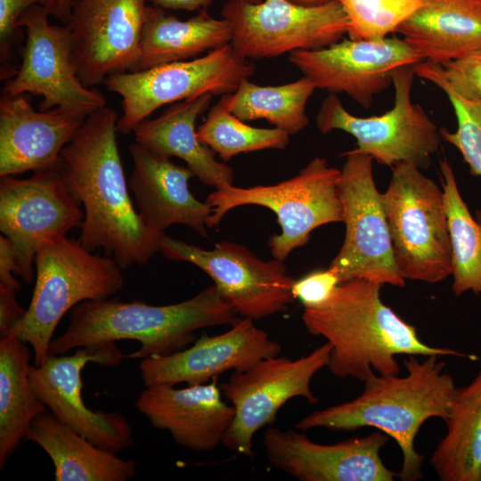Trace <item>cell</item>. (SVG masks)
<instances>
[{"label":"cell","instance_id":"f546056e","mask_svg":"<svg viewBox=\"0 0 481 481\" xmlns=\"http://www.w3.org/2000/svg\"><path fill=\"white\" fill-rule=\"evenodd\" d=\"M315 89L305 76L276 86H258L245 78L233 93L226 94L227 106L242 121L265 119L293 135L308 125L306 108Z\"/></svg>","mask_w":481,"mask_h":481},{"label":"cell","instance_id":"b9f144b4","mask_svg":"<svg viewBox=\"0 0 481 481\" xmlns=\"http://www.w3.org/2000/svg\"><path fill=\"white\" fill-rule=\"evenodd\" d=\"M294 4L305 6H315L324 4L331 0H289Z\"/></svg>","mask_w":481,"mask_h":481},{"label":"cell","instance_id":"5b68a950","mask_svg":"<svg viewBox=\"0 0 481 481\" xmlns=\"http://www.w3.org/2000/svg\"><path fill=\"white\" fill-rule=\"evenodd\" d=\"M35 265L36 284L26 314L3 336L29 344L37 366L48 357L54 330L69 309L83 301L109 298L125 281L113 257L94 255L67 236L45 240Z\"/></svg>","mask_w":481,"mask_h":481},{"label":"cell","instance_id":"4dcf8cb0","mask_svg":"<svg viewBox=\"0 0 481 481\" xmlns=\"http://www.w3.org/2000/svg\"><path fill=\"white\" fill-rule=\"evenodd\" d=\"M444 200L452 245V291L456 296L471 290L481 294V224L474 219L461 198L453 170L440 161Z\"/></svg>","mask_w":481,"mask_h":481},{"label":"cell","instance_id":"ab89813d","mask_svg":"<svg viewBox=\"0 0 481 481\" xmlns=\"http://www.w3.org/2000/svg\"><path fill=\"white\" fill-rule=\"evenodd\" d=\"M153 6L165 10L200 11L210 5L213 0H148Z\"/></svg>","mask_w":481,"mask_h":481},{"label":"cell","instance_id":"4316f807","mask_svg":"<svg viewBox=\"0 0 481 481\" xmlns=\"http://www.w3.org/2000/svg\"><path fill=\"white\" fill-rule=\"evenodd\" d=\"M230 23L216 19L206 9L180 20L165 9L147 6L135 71L197 58L231 44Z\"/></svg>","mask_w":481,"mask_h":481},{"label":"cell","instance_id":"9a60e30c","mask_svg":"<svg viewBox=\"0 0 481 481\" xmlns=\"http://www.w3.org/2000/svg\"><path fill=\"white\" fill-rule=\"evenodd\" d=\"M79 205L59 167L37 171L25 179L1 176L0 230L14 246L19 275L25 282L32 281L39 246L80 226L85 214Z\"/></svg>","mask_w":481,"mask_h":481},{"label":"cell","instance_id":"ba28073f","mask_svg":"<svg viewBox=\"0 0 481 481\" xmlns=\"http://www.w3.org/2000/svg\"><path fill=\"white\" fill-rule=\"evenodd\" d=\"M254 71L255 65L228 44L192 60L115 74L104 84L121 96L123 114L117 130L128 135L161 106L205 94H232Z\"/></svg>","mask_w":481,"mask_h":481},{"label":"cell","instance_id":"5bb4252c","mask_svg":"<svg viewBox=\"0 0 481 481\" xmlns=\"http://www.w3.org/2000/svg\"><path fill=\"white\" fill-rule=\"evenodd\" d=\"M124 357L114 342L78 347L71 355H48L42 364L29 366V385L56 419L96 446L118 453L134 444L131 426L118 412L86 406L82 371L88 363L115 366Z\"/></svg>","mask_w":481,"mask_h":481},{"label":"cell","instance_id":"52a82bcc","mask_svg":"<svg viewBox=\"0 0 481 481\" xmlns=\"http://www.w3.org/2000/svg\"><path fill=\"white\" fill-rule=\"evenodd\" d=\"M392 167L383 206L395 260L405 280L436 283L452 275L444 191L411 162Z\"/></svg>","mask_w":481,"mask_h":481},{"label":"cell","instance_id":"ac0fdd59","mask_svg":"<svg viewBox=\"0 0 481 481\" xmlns=\"http://www.w3.org/2000/svg\"><path fill=\"white\" fill-rule=\"evenodd\" d=\"M289 61L316 88L344 93L363 108L393 84L395 69L424 61L403 38L344 39L317 50H298Z\"/></svg>","mask_w":481,"mask_h":481},{"label":"cell","instance_id":"1f68e13d","mask_svg":"<svg viewBox=\"0 0 481 481\" xmlns=\"http://www.w3.org/2000/svg\"><path fill=\"white\" fill-rule=\"evenodd\" d=\"M233 115L226 94L209 110L205 121L197 128L198 139L217 153L224 162L243 153L267 149L282 150L289 143V134L280 128L249 126Z\"/></svg>","mask_w":481,"mask_h":481},{"label":"cell","instance_id":"cb8c5ba5","mask_svg":"<svg viewBox=\"0 0 481 481\" xmlns=\"http://www.w3.org/2000/svg\"><path fill=\"white\" fill-rule=\"evenodd\" d=\"M213 96L205 94L172 103L157 118L142 121L133 133L136 143L166 157L183 159L203 184L219 189L233 183V171L198 139L195 127L198 117L209 108Z\"/></svg>","mask_w":481,"mask_h":481},{"label":"cell","instance_id":"7c38bea8","mask_svg":"<svg viewBox=\"0 0 481 481\" xmlns=\"http://www.w3.org/2000/svg\"><path fill=\"white\" fill-rule=\"evenodd\" d=\"M330 350L326 341L296 360L279 355L260 360L246 371H233L220 387L234 408L233 420L222 444L251 457L255 434L276 421L277 412L286 402L300 396L316 404L311 380L328 365Z\"/></svg>","mask_w":481,"mask_h":481},{"label":"cell","instance_id":"7a4b0ae2","mask_svg":"<svg viewBox=\"0 0 481 481\" xmlns=\"http://www.w3.org/2000/svg\"><path fill=\"white\" fill-rule=\"evenodd\" d=\"M381 285L364 279L340 282L322 304L304 307L307 331L331 346L329 371L338 378L364 382L375 373L397 375L398 355L477 359L460 351L422 341L416 328L380 298Z\"/></svg>","mask_w":481,"mask_h":481},{"label":"cell","instance_id":"d4e9b609","mask_svg":"<svg viewBox=\"0 0 481 481\" xmlns=\"http://www.w3.org/2000/svg\"><path fill=\"white\" fill-rule=\"evenodd\" d=\"M396 32L424 60L443 65L481 49V0H422Z\"/></svg>","mask_w":481,"mask_h":481},{"label":"cell","instance_id":"8d00e7d4","mask_svg":"<svg viewBox=\"0 0 481 481\" xmlns=\"http://www.w3.org/2000/svg\"><path fill=\"white\" fill-rule=\"evenodd\" d=\"M53 0H0V56L5 62L10 56L12 43L18 22L22 14L35 5L44 6L49 12Z\"/></svg>","mask_w":481,"mask_h":481},{"label":"cell","instance_id":"44dd1931","mask_svg":"<svg viewBox=\"0 0 481 481\" xmlns=\"http://www.w3.org/2000/svg\"><path fill=\"white\" fill-rule=\"evenodd\" d=\"M91 112L36 110L24 94L0 98V176L56 168L62 149Z\"/></svg>","mask_w":481,"mask_h":481},{"label":"cell","instance_id":"8fae6325","mask_svg":"<svg viewBox=\"0 0 481 481\" xmlns=\"http://www.w3.org/2000/svg\"><path fill=\"white\" fill-rule=\"evenodd\" d=\"M221 15L232 28V47L246 60L322 49L340 41L348 27L338 0L315 6L289 0H228Z\"/></svg>","mask_w":481,"mask_h":481},{"label":"cell","instance_id":"d6986e66","mask_svg":"<svg viewBox=\"0 0 481 481\" xmlns=\"http://www.w3.org/2000/svg\"><path fill=\"white\" fill-rule=\"evenodd\" d=\"M388 438L379 430L322 444L304 433L269 428L264 446L273 466L301 481H393L396 473L380 457Z\"/></svg>","mask_w":481,"mask_h":481},{"label":"cell","instance_id":"3957f363","mask_svg":"<svg viewBox=\"0 0 481 481\" xmlns=\"http://www.w3.org/2000/svg\"><path fill=\"white\" fill-rule=\"evenodd\" d=\"M418 355L404 360L407 375L373 373L364 381L357 397L323 410L313 412L296 424L301 431L315 428L332 430H355L374 427L392 437L403 454V481L422 479L423 455L415 449V438L428 419L449 415L457 387L452 377L443 372L445 363L439 355Z\"/></svg>","mask_w":481,"mask_h":481},{"label":"cell","instance_id":"d6a6232c","mask_svg":"<svg viewBox=\"0 0 481 481\" xmlns=\"http://www.w3.org/2000/svg\"><path fill=\"white\" fill-rule=\"evenodd\" d=\"M414 71L417 77L435 84L445 93L458 127L454 133L440 128L441 138L461 151L472 175L481 176V102L457 94L445 82L441 64L424 60L414 65Z\"/></svg>","mask_w":481,"mask_h":481},{"label":"cell","instance_id":"836d02e7","mask_svg":"<svg viewBox=\"0 0 481 481\" xmlns=\"http://www.w3.org/2000/svg\"><path fill=\"white\" fill-rule=\"evenodd\" d=\"M348 20L353 40L381 41L406 20L422 0H338Z\"/></svg>","mask_w":481,"mask_h":481},{"label":"cell","instance_id":"7402d4cb","mask_svg":"<svg viewBox=\"0 0 481 481\" xmlns=\"http://www.w3.org/2000/svg\"><path fill=\"white\" fill-rule=\"evenodd\" d=\"M216 382L214 378L209 383L184 388L167 384L145 387L135 406L181 446L210 452L222 444L234 417L233 406L224 402Z\"/></svg>","mask_w":481,"mask_h":481},{"label":"cell","instance_id":"83f0119b","mask_svg":"<svg viewBox=\"0 0 481 481\" xmlns=\"http://www.w3.org/2000/svg\"><path fill=\"white\" fill-rule=\"evenodd\" d=\"M445 436L430 458L442 481H481V369L467 386L457 387Z\"/></svg>","mask_w":481,"mask_h":481},{"label":"cell","instance_id":"e575fe53","mask_svg":"<svg viewBox=\"0 0 481 481\" xmlns=\"http://www.w3.org/2000/svg\"><path fill=\"white\" fill-rule=\"evenodd\" d=\"M442 71L457 94L481 102V49L443 64Z\"/></svg>","mask_w":481,"mask_h":481},{"label":"cell","instance_id":"74e56055","mask_svg":"<svg viewBox=\"0 0 481 481\" xmlns=\"http://www.w3.org/2000/svg\"><path fill=\"white\" fill-rule=\"evenodd\" d=\"M19 275L17 253L11 240L1 234L0 236V287L20 290V284L13 276Z\"/></svg>","mask_w":481,"mask_h":481},{"label":"cell","instance_id":"ffe728a7","mask_svg":"<svg viewBox=\"0 0 481 481\" xmlns=\"http://www.w3.org/2000/svg\"><path fill=\"white\" fill-rule=\"evenodd\" d=\"M281 346L270 338L250 318L237 319L225 332L203 334L188 348L164 356L142 360L140 371L145 387L208 383L228 371H242L260 360L279 355Z\"/></svg>","mask_w":481,"mask_h":481},{"label":"cell","instance_id":"7bdbcfd3","mask_svg":"<svg viewBox=\"0 0 481 481\" xmlns=\"http://www.w3.org/2000/svg\"><path fill=\"white\" fill-rule=\"evenodd\" d=\"M249 3H253V4H259V3H262L264 0H246Z\"/></svg>","mask_w":481,"mask_h":481},{"label":"cell","instance_id":"d590c367","mask_svg":"<svg viewBox=\"0 0 481 481\" xmlns=\"http://www.w3.org/2000/svg\"><path fill=\"white\" fill-rule=\"evenodd\" d=\"M340 283L338 275L330 269L314 270L292 285V295L304 307H312L325 302Z\"/></svg>","mask_w":481,"mask_h":481},{"label":"cell","instance_id":"8992f818","mask_svg":"<svg viewBox=\"0 0 481 481\" xmlns=\"http://www.w3.org/2000/svg\"><path fill=\"white\" fill-rule=\"evenodd\" d=\"M340 174L326 159L315 157L297 175L275 184L216 189L206 200L212 208L207 225L219 224L229 210L240 206L267 208L276 215L281 229L270 237L268 246L273 258L283 262L295 249L307 243L313 230L342 222Z\"/></svg>","mask_w":481,"mask_h":481},{"label":"cell","instance_id":"2e32d148","mask_svg":"<svg viewBox=\"0 0 481 481\" xmlns=\"http://www.w3.org/2000/svg\"><path fill=\"white\" fill-rule=\"evenodd\" d=\"M48 14L35 5L20 18L18 26L26 33L22 61L4 83L3 94L42 96L40 110L64 107L92 112L106 106L103 94L86 86L77 73L68 27L51 25Z\"/></svg>","mask_w":481,"mask_h":481},{"label":"cell","instance_id":"60d3db41","mask_svg":"<svg viewBox=\"0 0 481 481\" xmlns=\"http://www.w3.org/2000/svg\"><path fill=\"white\" fill-rule=\"evenodd\" d=\"M76 1L77 0H53L52 6L48 12L56 19L67 23Z\"/></svg>","mask_w":481,"mask_h":481},{"label":"cell","instance_id":"603a6c76","mask_svg":"<svg viewBox=\"0 0 481 481\" xmlns=\"http://www.w3.org/2000/svg\"><path fill=\"white\" fill-rule=\"evenodd\" d=\"M128 149L133 159L128 188L144 224L159 232L180 224L207 237L212 208L191 192L192 171L136 142Z\"/></svg>","mask_w":481,"mask_h":481},{"label":"cell","instance_id":"f35d334b","mask_svg":"<svg viewBox=\"0 0 481 481\" xmlns=\"http://www.w3.org/2000/svg\"><path fill=\"white\" fill-rule=\"evenodd\" d=\"M16 289L0 287V335L3 336L23 318L27 309L20 306Z\"/></svg>","mask_w":481,"mask_h":481},{"label":"cell","instance_id":"484cf974","mask_svg":"<svg viewBox=\"0 0 481 481\" xmlns=\"http://www.w3.org/2000/svg\"><path fill=\"white\" fill-rule=\"evenodd\" d=\"M24 440L48 454L56 481H126L135 474L134 460L96 446L46 411L32 420Z\"/></svg>","mask_w":481,"mask_h":481},{"label":"cell","instance_id":"6da1fadb","mask_svg":"<svg viewBox=\"0 0 481 481\" xmlns=\"http://www.w3.org/2000/svg\"><path fill=\"white\" fill-rule=\"evenodd\" d=\"M117 112L92 111L62 149L59 169L72 196L84 206L77 240L103 249L122 269L143 265L159 251L164 232L147 226L128 192L116 134Z\"/></svg>","mask_w":481,"mask_h":481},{"label":"cell","instance_id":"9c48e42d","mask_svg":"<svg viewBox=\"0 0 481 481\" xmlns=\"http://www.w3.org/2000/svg\"><path fill=\"white\" fill-rule=\"evenodd\" d=\"M344 156L338 190L346 234L329 268L340 282L364 279L381 286L404 287L394 257L383 194L373 179V159L356 149Z\"/></svg>","mask_w":481,"mask_h":481},{"label":"cell","instance_id":"f1b7e54d","mask_svg":"<svg viewBox=\"0 0 481 481\" xmlns=\"http://www.w3.org/2000/svg\"><path fill=\"white\" fill-rule=\"evenodd\" d=\"M27 343L12 336L0 339V469L16 450L32 420L46 411L29 380Z\"/></svg>","mask_w":481,"mask_h":481},{"label":"cell","instance_id":"277c9868","mask_svg":"<svg viewBox=\"0 0 481 481\" xmlns=\"http://www.w3.org/2000/svg\"><path fill=\"white\" fill-rule=\"evenodd\" d=\"M237 314L214 284L189 299L166 306L118 298L86 300L71 309L69 324L51 341L48 355L133 339L140 342V348L125 357L164 356L185 348L200 329L232 325Z\"/></svg>","mask_w":481,"mask_h":481},{"label":"cell","instance_id":"30bf717a","mask_svg":"<svg viewBox=\"0 0 481 481\" xmlns=\"http://www.w3.org/2000/svg\"><path fill=\"white\" fill-rule=\"evenodd\" d=\"M414 65L398 68L393 74L394 107L379 116L356 117L331 94L322 102L316 126L322 134L341 130L356 139L359 151L389 167L411 162L420 169L430 163L441 143L439 129L423 108L411 101Z\"/></svg>","mask_w":481,"mask_h":481},{"label":"cell","instance_id":"4fadbf2b","mask_svg":"<svg viewBox=\"0 0 481 481\" xmlns=\"http://www.w3.org/2000/svg\"><path fill=\"white\" fill-rule=\"evenodd\" d=\"M159 251L170 260L191 263L205 272L238 314L252 320L287 310L294 301L282 261H265L243 245L220 241L213 249L162 235Z\"/></svg>","mask_w":481,"mask_h":481},{"label":"cell","instance_id":"e0dca14e","mask_svg":"<svg viewBox=\"0 0 481 481\" xmlns=\"http://www.w3.org/2000/svg\"><path fill=\"white\" fill-rule=\"evenodd\" d=\"M148 0H77L66 23L82 83L135 71Z\"/></svg>","mask_w":481,"mask_h":481}]
</instances>
